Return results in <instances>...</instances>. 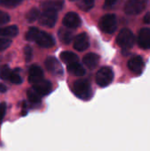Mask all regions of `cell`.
<instances>
[{"label":"cell","mask_w":150,"mask_h":151,"mask_svg":"<svg viewBox=\"0 0 150 151\" xmlns=\"http://www.w3.org/2000/svg\"><path fill=\"white\" fill-rule=\"evenodd\" d=\"M6 90H7V88H6L4 85H3V84H0V92H2V93H4V92H6Z\"/></svg>","instance_id":"d6a6232c"},{"label":"cell","mask_w":150,"mask_h":151,"mask_svg":"<svg viewBox=\"0 0 150 151\" xmlns=\"http://www.w3.org/2000/svg\"><path fill=\"white\" fill-rule=\"evenodd\" d=\"M117 2H118V0H105L104 4H103V8L104 9H111V8L115 6Z\"/></svg>","instance_id":"f546056e"},{"label":"cell","mask_w":150,"mask_h":151,"mask_svg":"<svg viewBox=\"0 0 150 151\" xmlns=\"http://www.w3.org/2000/svg\"><path fill=\"white\" fill-rule=\"evenodd\" d=\"M134 35L128 28H123L117 36V43L124 51H127L132 49L134 45Z\"/></svg>","instance_id":"3957f363"},{"label":"cell","mask_w":150,"mask_h":151,"mask_svg":"<svg viewBox=\"0 0 150 151\" xmlns=\"http://www.w3.org/2000/svg\"><path fill=\"white\" fill-rule=\"evenodd\" d=\"M72 90L78 98L82 100H89L93 96L90 83L86 80L76 81L72 85Z\"/></svg>","instance_id":"7a4b0ae2"},{"label":"cell","mask_w":150,"mask_h":151,"mask_svg":"<svg viewBox=\"0 0 150 151\" xmlns=\"http://www.w3.org/2000/svg\"><path fill=\"white\" fill-rule=\"evenodd\" d=\"M127 65H128V68L130 69V71H132L133 73H134L136 74H141L143 72L144 67H145L144 61L141 56H135V57L132 58L128 61Z\"/></svg>","instance_id":"8fae6325"},{"label":"cell","mask_w":150,"mask_h":151,"mask_svg":"<svg viewBox=\"0 0 150 151\" xmlns=\"http://www.w3.org/2000/svg\"><path fill=\"white\" fill-rule=\"evenodd\" d=\"M40 16V12L37 8H32L31 10H29L26 15V19L28 22H34L36 19H39Z\"/></svg>","instance_id":"7402d4cb"},{"label":"cell","mask_w":150,"mask_h":151,"mask_svg":"<svg viewBox=\"0 0 150 151\" xmlns=\"http://www.w3.org/2000/svg\"><path fill=\"white\" fill-rule=\"evenodd\" d=\"M28 81L29 83H31L32 85L39 82L40 81L43 80V71L42 69L37 65H31V67L29 68L28 71Z\"/></svg>","instance_id":"7c38bea8"},{"label":"cell","mask_w":150,"mask_h":151,"mask_svg":"<svg viewBox=\"0 0 150 151\" xmlns=\"http://www.w3.org/2000/svg\"><path fill=\"white\" fill-rule=\"evenodd\" d=\"M143 22H144L145 24H150V12H146V14H145V16H144V18H143Z\"/></svg>","instance_id":"1f68e13d"},{"label":"cell","mask_w":150,"mask_h":151,"mask_svg":"<svg viewBox=\"0 0 150 151\" xmlns=\"http://www.w3.org/2000/svg\"><path fill=\"white\" fill-rule=\"evenodd\" d=\"M137 42L143 50H150V28L143 27L139 31Z\"/></svg>","instance_id":"30bf717a"},{"label":"cell","mask_w":150,"mask_h":151,"mask_svg":"<svg viewBox=\"0 0 150 151\" xmlns=\"http://www.w3.org/2000/svg\"><path fill=\"white\" fill-rule=\"evenodd\" d=\"M19 34V28L15 25L0 27V37H15Z\"/></svg>","instance_id":"ac0fdd59"},{"label":"cell","mask_w":150,"mask_h":151,"mask_svg":"<svg viewBox=\"0 0 150 151\" xmlns=\"http://www.w3.org/2000/svg\"><path fill=\"white\" fill-rule=\"evenodd\" d=\"M57 35H58L59 40L63 43H65V44H69L72 41V39H73V34H72V32L70 31L69 29L64 28V27L59 28L58 33H57Z\"/></svg>","instance_id":"d6986e66"},{"label":"cell","mask_w":150,"mask_h":151,"mask_svg":"<svg viewBox=\"0 0 150 151\" xmlns=\"http://www.w3.org/2000/svg\"><path fill=\"white\" fill-rule=\"evenodd\" d=\"M60 58L64 63L67 65L73 63V62H78L79 60V57L75 53L71 52V51H63L60 54Z\"/></svg>","instance_id":"ffe728a7"},{"label":"cell","mask_w":150,"mask_h":151,"mask_svg":"<svg viewBox=\"0 0 150 151\" xmlns=\"http://www.w3.org/2000/svg\"><path fill=\"white\" fill-rule=\"evenodd\" d=\"M99 27L103 33L110 35L113 34L118 27V20L116 15L112 13L103 15L99 21Z\"/></svg>","instance_id":"277c9868"},{"label":"cell","mask_w":150,"mask_h":151,"mask_svg":"<svg viewBox=\"0 0 150 151\" xmlns=\"http://www.w3.org/2000/svg\"><path fill=\"white\" fill-rule=\"evenodd\" d=\"M33 88L41 96H45L48 94H50L52 90V84L49 81H44L42 80L39 82L35 83L33 85Z\"/></svg>","instance_id":"5bb4252c"},{"label":"cell","mask_w":150,"mask_h":151,"mask_svg":"<svg viewBox=\"0 0 150 151\" xmlns=\"http://www.w3.org/2000/svg\"><path fill=\"white\" fill-rule=\"evenodd\" d=\"M57 19V12L52 10H44L39 16V22L46 27H53Z\"/></svg>","instance_id":"52a82bcc"},{"label":"cell","mask_w":150,"mask_h":151,"mask_svg":"<svg viewBox=\"0 0 150 151\" xmlns=\"http://www.w3.org/2000/svg\"><path fill=\"white\" fill-rule=\"evenodd\" d=\"M9 81L13 84H20L23 81L22 78L19 76V74H18L17 73H14L13 71L11 72V73L9 77Z\"/></svg>","instance_id":"484cf974"},{"label":"cell","mask_w":150,"mask_h":151,"mask_svg":"<svg viewBox=\"0 0 150 151\" xmlns=\"http://www.w3.org/2000/svg\"><path fill=\"white\" fill-rule=\"evenodd\" d=\"M45 66L47 70L56 77H60L64 73V70L60 62L55 57L47 58V59L45 60Z\"/></svg>","instance_id":"ba28073f"},{"label":"cell","mask_w":150,"mask_h":151,"mask_svg":"<svg viewBox=\"0 0 150 151\" xmlns=\"http://www.w3.org/2000/svg\"><path fill=\"white\" fill-rule=\"evenodd\" d=\"M24 54H25V58H26V61L28 62L31 60L32 58V55H33V50H32V48L30 46H26L24 48Z\"/></svg>","instance_id":"f1b7e54d"},{"label":"cell","mask_w":150,"mask_h":151,"mask_svg":"<svg viewBox=\"0 0 150 151\" xmlns=\"http://www.w3.org/2000/svg\"><path fill=\"white\" fill-rule=\"evenodd\" d=\"M23 0H0V6L4 8H14L19 5Z\"/></svg>","instance_id":"cb8c5ba5"},{"label":"cell","mask_w":150,"mask_h":151,"mask_svg":"<svg viewBox=\"0 0 150 151\" xmlns=\"http://www.w3.org/2000/svg\"><path fill=\"white\" fill-rule=\"evenodd\" d=\"M11 44V41L6 38H0V51L6 50Z\"/></svg>","instance_id":"4316f807"},{"label":"cell","mask_w":150,"mask_h":151,"mask_svg":"<svg viewBox=\"0 0 150 151\" xmlns=\"http://www.w3.org/2000/svg\"><path fill=\"white\" fill-rule=\"evenodd\" d=\"M63 24L67 28L74 29V28H77L80 26L81 19H80V17L76 12H71L66 13L65 16L64 17Z\"/></svg>","instance_id":"9c48e42d"},{"label":"cell","mask_w":150,"mask_h":151,"mask_svg":"<svg viewBox=\"0 0 150 151\" xmlns=\"http://www.w3.org/2000/svg\"><path fill=\"white\" fill-rule=\"evenodd\" d=\"M148 4V0H127L124 11L128 15H138L141 13Z\"/></svg>","instance_id":"8992f818"},{"label":"cell","mask_w":150,"mask_h":151,"mask_svg":"<svg viewBox=\"0 0 150 151\" xmlns=\"http://www.w3.org/2000/svg\"><path fill=\"white\" fill-rule=\"evenodd\" d=\"M114 79L113 70L109 66H103L100 68L95 75V81L100 87H107L109 86Z\"/></svg>","instance_id":"5b68a950"},{"label":"cell","mask_w":150,"mask_h":151,"mask_svg":"<svg viewBox=\"0 0 150 151\" xmlns=\"http://www.w3.org/2000/svg\"><path fill=\"white\" fill-rule=\"evenodd\" d=\"M100 61V57L95 53H88L83 58V63L88 66L89 69L95 68Z\"/></svg>","instance_id":"2e32d148"},{"label":"cell","mask_w":150,"mask_h":151,"mask_svg":"<svg viewBox=\"0 0 150 151\" xmlns=\"http://www.w3.org/2000/svg\"><path fill=\"white\" fill-rule=\"evenodd\" d=\"M70 1H74V0H70Z\"/></svg>","instance_id":"836d02e7"},{"label":"cell","mask_w":150,"mask_h":151,"mask_svg":"<svg viewBox=\"0 0 150 151\" xmlns=\"http://www.w3.org/2000/svg\"><path fill=\"white\" fill-rule=\"evenodd\" d=\"M27 97L29 101L33 104H38L41 102V99H42V96L33 88L27 91Z\"/></svg>","instance_id":"603a6c76"},{"label":"cell","mask_w":150,"mask_h":151,"mask_svg":"<svg viewBox=\"0 0 150 151\" xmlns=\"http://www.w3.org/2000/svg\"><path fill=\"white\" fill-rule=\"evenodd\" d=\"M26 39L30 42H35L39 46L42 48H50L55 44L54 38L46 32L40 31L36 27H30L27 34Z\"/></svg>","instance_id":"6da1fadb"},{"label":"cell","mask_w":150,"mask_h":151,"mask_svg":"<svg viewBox=\"0 0 150 151\" xmlns=\"http://www.w3.org/2000/svg\"><path fill=\"white\" fill-rule=\"evenodd\" d=\"M10 15L6 13L5 12L0 11V25L6 24L10 21Z\"/></svg>","instance_id":"83f0119b"},{"label":"cell","mask_w":150,"mask_h":151,"mask_svg":"<svg viewBox=\"0 0 150 151\" xmlns=\"http://www.w3.org/2000/svg\"><path fill=\"white\" fill-rule=\"evenodd\" d=\"M73 47L78 51H84L89 47V39L87 34L81 33L74 39Z\"/></svg>","instance_id":"4fadbf2b"},{"label":"cell","mask_w":150,"mask_h":151,"mask_svg":"<svg viewBox=\"0 0 150 151\" xmlns=\"http://www.w3.org/2000/svg\"><path fill=\"white\" fill-rule=\"evenodd\" d=\"M67 71L75 76H83L86 73L85 68L78 62H73L67 65Z\"/></svg>","instance_id":"e0dca14e"},{"label":"cell","mask_w":150,"mask_h":151,"mask_svg":"<svg viewBox=\"0 0 150 151\" xmlns=\"http://www.w3.org/2000/svg\"><path fill=\"white\" fill-rule=\"evenodd\" d=\"M5 111H6V104L5 103H1L0 104V124L1 121L5 114Z\"/></svg>","instance_id":"4dcf8cb0"},{"label":"cell","mask_w":150,"mask_h":151,"mask_svg":"<svg viewBox=\"0 0 150 151\" xmlns=\"http://www.w3.org/2000/svg\"><path fill=\"white\" fill-rule=\"evenodd\" d=\"M65 0H45L42 4V8L43 10H52V11H61L64 7Z\"/></svg>","instance_id":"9a60e30c"},{"label":"cell","mask_w":150,"mask_h":151,"mask_svg":"<svg viewBox=\"0 0 150 151\" xmlns=\"http://www.w3.org/2000/svg\"><path fill=\"white\" fill-rule=\"evenodd\" d=\"M77 6L83 12H88L95 5V0H76Z\"/></svg>","instance_id":"44dd1931"},{"label":"cell","mask_w":150,"mask_h":151,"mask_svg":"<svg viewBox=\"0 0 150 151\" xmlns=\"http://www.w3.org/2000/svg\"><path fill=\"white\" fill-rule=\"evenodd\" d=\"M11 70L10 69V67L8 65H4L1 69H0V77L1 79L3 80H5V81H8L9 80V77L11 73Z\"/></svg>","instance_id":"d4e9b609"}]
</instances>
